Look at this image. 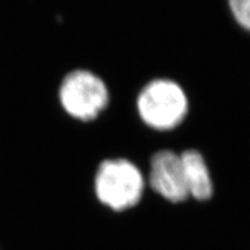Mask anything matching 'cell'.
<instances>
[{"mask_svg":"<svg viewBox=\"0 0 250 250\" xmlns=\"http://www.w3.org/2000/svg\"><path fill=\"white\" fill-rule=\"evenodd\" d=\"M149 183L156 193L173 203L188 198L181 155L164 149L155 153L151 160Z\"/></svg>","mask_w":250,"mask_h":250,"instance_id":"cell-4","label":"cell"},{"mask_svg":"<svg viewBox=\"0 0 250 250\" xmlns=\"http://www.w3.org/2000/svg\"><path fill=\"white\" fill-rule=\"evenodd\" d=\"M228 4L237 23L250 31V0H228Z\"/></svg>","mask_w":250,"mask_h":250,"instance_id":"cell-6","label":"cell"},{"mask_svg":"<svg viewBox=\"0 0 250 250\" xmlns=\"http://www.w3.org/2000/svg\"><path fill=\"white\" fill-rule=\"evenodd\" d=\"M180 155L188 195L198 201H206L210 198L213 192V184L210 171L201 153L195 149H189Z\"/></svg>","mask_w":250,"mask_h":250,"instance_id":"cell-5","label":"cell"},{"mask_svg":"<svg viewBox=\"0 0 250 250\" xmlns=\"http://www.w3.org/2000/svg\"><path fill=\"white\" fill-rule=\"evenodd\" d=\"M59 101L70 116L90 121L107 107L109 93L101 78L89 71L77 70L62 80Z\"/></svg>","mask_w":250,"mask_h":250,"instance_id":"cell-3","label":"cell"},{"mask_svg":"<svg viewBox=\"0 0 250 250\" xmlns=\"http://www.w3.org/2000/svg\"><path fill=\"white\" fill-rule=\"evenodd\" d=\"M142 120L156 130H170L186 117L188 99L184 90L174 81L159 79L146 85L138 96Z\"/></svg>","mask_w":250,"mask_h":250,"instance_id":"cell-2","label":"cell"},{"mask_svg":"<svg viewBox=\"0 0 250 250\" xmlns=\"http://www.w3.org/2000/svg\"><path fill=\"white\" fill-rule=\"evenodd\" d=\"M144 177L132 162L117 159L102 162L95 177V192L102 204L115 211L132 208L140 201Z\"/></svg>","mask_w":250,"mask_h":250,"instance_id":"cell-1","label":"cell"}]
</instances>
